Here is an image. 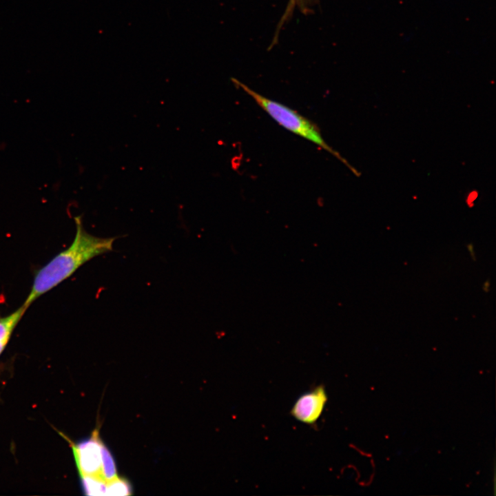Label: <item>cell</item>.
Returning a JSON list of instances; mask_svg holds the SVG:
<instances>
[{"mask_svg":"<svg viewBox=\"0 0 496 496\" xmlns=\"http://www.w3.org/2000/svg\"><path fill=\"white\" fill-rule=\"evenodd\" d=\"M74 220L76 234L72 242L35 272L30 293L23 303L25 306L29 307L92 258L112 250L115 237L94 236L84 229L81 216L74 217Z\"/></svg>","mask_w":496,"mask_h":496,"instance_id":"cell-1","label":"cell"},{"mask_svg":"<svg viewBox=\"0 0 496 496\" xmlns=\"http://www.w3.org/2000/svg\"><path fill=\"white\" fill-rule=\"evenodd\" d=\"M231 81L234 85L250 96L279 125L292 133L313 143L342 161V163L348 165L347 161L327 143L318 126L315 123L303 116L297 111L262 96L240 81L234 78H231Z\"/></svg>","mask_w":496,"mask_h":496,"instance_id":"cell-2","label":"cell"},{"mask_svg":"<svg viewBox=\"0 0 496 496\" xmlns=\"http://www.w3.org/2000/svg\"><path fill=\"white\" fill-rule=\"evenodd\" d=\"M101 444L98 429H95L90 437L76 444H71L80 476L99 475L101 477Z\"/></svg>","mask_w":496,"mask_h":496,"instance_id":"cell-3","label":"cell"},{"mask_svg":"<svg viewBox=\"0 0 496 496\" xmlns=\"http://www.w3.org/2000/svg\"><path fill=\"white\" fill-rule=\"evenodd\" d=\"M328 396L325 387L318 385L302 393L294 402L291 415L305 424H314L322 415Z\"/></svg>","mask_w":496,"mask_h":496,"instance_id":"cell-4","label":"cell"},{"mask_svg":"<svg viewBox=\"0 0 496 496\" xmlns=\"http://www.w3.org/2000/svg\"><path fill=\"white\" fill-rule=\"evenodd\" d=\"M28 309L23 304L13 312L0 316V355L6 349L11 335Z\"/></svg>","mask_w":496,"mask_h":496,"instance_id":"cell-5","label":"cell"},{"mask_svg":"<svg viewBox=\"0 0 496 496\" xmlns=\"http://www.w3.org/2000/svg\"><path fill=\"white\" fill-rule=\"evenodd\" d=\"M84 493L87 495H105L107 482L99 475L80 476Z\"/></svg>","mask_w":496,"mask_h":496,"instance_id":"cell-6","label":"cell"},{"mask_svg":"<svg viewBox=\"0 0 496 496\" xmlns=\"http://www.w3.org/2000/svg\"><path fill=\"white\" fill-rule=\"evenodd\" d=\"M101 475L106 482H108L117 477L115 462L112 453L103 443L101 444Z\"/></svg>","mask_w":496,"mask_h":496,"instance_id":"cell-7","label":"cell"},{"mask_svg":"<svg viewBox=\"0 0 496 496\" xmlns=\"http://www.w3.org/2000/svg\"><path fill=\"white\" fill-rule=\"evenodd\" d=\"M132 494V488L129 482L118 476L107 482L105 495H130Z\"/></svg>","mask_w":496,"mask_h":496,"instance_id":"cell-8","label":"cell"}]
</instances>
